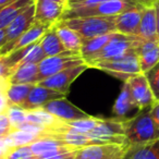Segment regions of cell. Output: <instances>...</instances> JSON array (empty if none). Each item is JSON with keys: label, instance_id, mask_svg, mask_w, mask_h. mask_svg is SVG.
I'll return each instance as SVG.
<instances>
[{"label": "cell", "instance_id": "1", "mask_svg": "<svg viewBox=\"0 0 159 159\" xmlns=\"http://www.w3.org/2000/svg\"><path fill=\"white\" fill-rule=\"evenodd\" d=\"M124 132L129 146L143 145L159 139L150 108L141 110L134 117L124 120Z\"/></svg>", "mask_w": 159, "mask_h": 159}, {"label": "cell", "instance_id": "2", "mask_svg": "<svg viewBox=\"0 0 159 159\" xmlns=\"http://www.w3.org/2000/svg\"><path fill=\"white\" fill-rule=\"evenodd\" d=\"M137 6L133 0H106L97 5L89 7L80 8H66L61 20H71V19L82 18H109L117 16L122 12Z\"/></svg>", "mask_w": 159, "mask_h": 159}, {"label": "cell", "instance_id": "3", "mask_svg": "<svg viewBox=\"0 0 159 159\" xmlns=\"http://www.w3.org/2000/svg\"><path fill=\"white\" fill-rule=\"evenodd\" d=\"M66 26L79 34L83 40L97 36L116 33V16L109 18H82L61 20Z\"/></svg>", "mask_w": 159, "mask_h": 159}, {"label": "cell", "instance_id": "4", "mask_svg": "<svg viewBox=\"0 0 159 159\" xmlns=\"http://www.w3.org/2000/svg\"><path fill=\"white\" fill-rule=\"evenodd\" d=\"M142 38L133 35H124L121 33H113L110 39L108 40L105 47L93 58L87 62L89 66H94L96 63L104 61H110V60L117 59L122 57L125 53L130 52L131 50H135L141 43Z\"/></svg>", "mask_w": 159, "mask_h": 159}, {"label": "cell", "instance_id": "5", "mask_svg": "<svg viewBox=\"0 0 159 159\" xmlns=\"http://www.w3.org/2000/svg\"><path fill=\"white\" fill-rule=\"evenodd\" d=\"M94 68L99 69L123 82H126L129 79L142 73L139 68V56L135 50H131L130 52L117 59L96 63Z\"/></svg>", "mask_w": 159, "mask_h": 159}, {"label": "cell", "instance_id": "6", "mask_svg": "<svg viewBox=\"0 0 159 159\" xmlns=\"http://www.w3.org/2000/svg\"><path fill=\"white\" fill-rule=\"evenodd\" d=\"M87 135L97 142L99 145L104 144L128 145L124 132V120L117 118L100 119L94 130H92Z\"/></svg>", "mask_w": 159, "mask_h": 159}, {"label": "cell", "instance_id": "7", "mask_svg": "<svg viewBox=\"0 0 159 159\" xmlns=\"http://www.w3.org/2000/svg\"><path fill=\"white\" fill-rule=\"evenodd\" d=\"M84 60L79 53L66 51L64 53L52 57H46L38 63V75L37 83L51 76L53 74L61 72L66 69L74 68V66L84 64Z\"/></svg>", "mask_w": 159, "mask_h": 159}, {"label": "cell", "instance_id": "8", "mask_svg": "<svg viewBox=\"0 0 159 159\" xmlns=\"http://www.w3.org/2000/svg\"><path fill=\"white\" fill-rule=\"evenodd\" d=\"M129 145L104 144L80 148L75 159H123Z\"/></svg>", "mask_w": 159, "mask_h": 159}, {"label": "cell", "instance_id": "9", "mask_svg": "<svg viewBox=\"0 0 159 159\" xmlns=\"http://www.w3.org/2000/svg\"><path fill=\"white\" fill-rule=\"evenodd\" d=\"M52 25L48 24H42V23L34 22V24L25 32L24 34L16 38V40L9 43V44L3 45L0 48V57H5V56L9 55V53L16 51L19 49L29 47L33 44H36L40 40V38L45 35L47 31H48Z\"/></svg>", "mask_w": 159, "mask_h": 159}, {"label": "cell", "instance_id": "10", "mask_svg": "<svg viewBox=\"0 0 159 159\" xmlns=\"http://www.w3.org/2000/svg\"><path fill=\"white\" fill-rule=\"evenodd\" d=\"M86 69H89V66H87L86 63L74 66V68L66 69V70L61 71V72L57 73V74H53V75H51V76L40 81L39 83H37V85L53 89V91L59 92V93L66 95V93L69 92V87H70L71 83H72L80 74H82Z\"/></svg>", "mask_w": 159, "mask_h": 159}, {"label": "cell", "instance_id": "11", "mask_svg": "<svg viewBox=\"0 0 159 159\" xmlns=\"http://www.w3.org/2000/svg\"><path fill=\"white\" fill-rule=\"evenodd\" d=\"M124 83L128 84L131 95H132L135 104L139 107V111L150 108L155 104V99L152 91H150L149 84L143 73L131 77Z\"/></svg>", "mask_w": 159, "mask_h": 159}, {"label": "cell", "instance_id": "12", "mask_svg": "<svg viewBox=\"0 0 159 159\" xmlns=\"http://www.w3.org/2000/svg\"><path fill=\"white\" fill-rule=\"evenodd\" d=\"M43 109L48 111L49 113L55 116L61 121H74V120L85 119V118L89 117L83 110L68 102L66 97L51 100L48 104L45 105Z\"/></svg>", "mask_w": 159, "mask_h": 159}, {"label": "cell", "instance_id": "13", "mask_svg": "<svg viewBox=\"0 0 159 159\" xmlns=\"http://www.w3.org/2000/svg\"><path fill=\"white\" fill-rule=\"evenodd\" d=\"M66 8V3L49 0H35V22L53 25L60 21Z\"/></svg>", "mask_w": 159, "mask_h": 159}, {"label": "cell", "instance_id": "14", "mask_svg": "<svg viewBox=\"0 0 159 159\" xmlns=\"http://www.w3.org/2000/svg\"><path fill=\"white\" fill-rule=\"evenodd\" d=\"M35 2L31 5L26 10L19 14L7 27H6V39L5 45L16 40L24 34L35 22Z\"/></svg>", "mask_w": 159, "mask_h": 159}, {"label": "cell", "instance_id": "15", "mask_svg": "<svg viewBox=\"0 0 159 159\" xmlns=\"http://www.w3.org/2000/svg\"><path fill=\"white\" fill-rule=\"evenodd\" d=\"M144 9L145 7L137 5L116 16V29L118 33L136 36Z\"/></svg>", "mask_w": 159, "mask_h": 159}, {"label": "cell", "instance_id": "16", "mask_svg": "<svg viewBox=\"0 0 159 159\" xmlns=\"http://www.w3.org/2000/svg\"><path fill=\"white\" fill-rule=\"evenodd\" d=\"M66 97L64 94H61L59 92H56L53 89H47L44 86H39V85H34L32 91L30 92L27 98L24 100L21 107L24 110H34V109H39L43 108L46 104L49 102L55 99H59V98Z\"/></svg>", "mask_w": 159, "mask_h": 159}, {"label": "cell", "instance_id": "17", "mask_svg": "<svg viewBox=\"0 0 159 159\" xmlns=\"http://www.w3.org/2000/svg\"><path fill=\"white\" fill-rule=\"evenodd\" d=\"M139 56V68L141 72L146 73L152 66H155L159 62V40L155 39L144 40L142 39L137 48L135 49Z\"/></svg>", "mask_w": 159, "mask_h": 159}, {"label": "cell", "instance_id": "18", "mask_svg": "<svg viewBox=\"0 0 159 159\" xmlns=\"http://www.w3.org/2000/svg\"><path fill=\"white\" fill-rule=\"evenodd\" d=\"M56 32H57L58 36H59L60 40H61L62 45L68 51L74 53H79L81 51V47L83 44L82 37L79 35L75 31L66 26L62 21H58L57 23L53 24Z\"/></svg>", "mask_w": 159, "mask_h": 159}, {"label": "cell", "instance_id": "19", "mask_svg": "<svg viewBox=\"0 0 159 159\" xmlns=\"http://www.w3.org/2000/svg\"><path fill=\"white\" fill-rule=\"evenodd\" d=\"M38 64L23 63L13 70L9 77V84H37Z\"/></svg>", "mask_w": 159, "mask_h": 159}, {"label": "cell", "instance_id": "20", "mask_svg": "<svg viewBox=\"0 0 159 159\" xmlns=\"http://www.w3.org/2000/svg\"><path fill=\"white\" fill-rule=\"evenodd\" d=\"M136 36L144 40L157 38V11L155 6L144 9Z\"/></svg>", "mask_w": 159, "mask_h": 159}, {"label": "cell", "instance_id": "21", "mask_svg": "<svg viewBox=\"0 0 159 159\" xmlns=\"http://www.w3.org/2000/svg\"><path fill=\"white\" fill-rule=\"evenodd\" d=\"M139 110V107L135 104L132 95L130 93V89L128 87V84L124 83L121 92H120L119 97L117 98L113 106V113H115L117 119L126 120L128 116L132 113V111Z\"/></svg>", "mask_w": 159, "mask_h": 159}, {"label": "cell", "instance_id": "22", "mask_svg": "<svg viewBox=\"0 0 159 159\" xmlns=\"http://www.w3.org/2000/svg\"><path fill=\"white\" fill-rule=\"evenodd\" d=\"M123 159H159V139L143 145L128 146Z\"/></svg>", "mask_w": 159, "mask_h": 159}, {"label": "cell", "instance_id": "23", "mask_svg": "<svg viewBox=\"0 0 159 159\" xmlns=\"http://www.w3.org/2000/svg\"><path fill=\"white\" fill-rule=\"evenodd\" d=\"M39 45L42 47L43 51L46 55V57H52V56H58L61 53L66 52V49L62 45L57 32H56L53 25L45 33V35L40 38Z\"/></svg>", "mask_w": 159, "mask_h": 159}, {"label": "cell", "instance_id": "24", "mask_svg": "<svg viewBox=\"0 0 159 159\" xmlns=\"http://www.w3.org/2000/svg\"><path fill=\"white\" fill-rule=\"evenodd\" d=\"M35 0H16L11 5L0 9V30H3L24 10H26Z\"/></svg>", "mask_w": 159, "mask_h": 159}, {"label": "cell", "instance_id": "25", "mask_svg": "<svg viewBox=\"0 0 159 159\" xmlns=\"http://www.w3.org/2000/svg\"><path fill=\"white\" fill-rule=\"evenodd\" d=\"M111 34H106V35L97 36V37L91 38V39L83 40L82 47H81V51L80 55L83 58L85 63L89 61L91 59H93L100 50L105 47V45L108 43V40L110 39Z\"/></svg>", "mask_w": 159, "mask_h": 159}, {"label": "cell", "instance_id": "26", "mask_svg": "<svg viewBox=\"0 0 159 159\" xmlns=\"http://www.w3.org/2000/svg\"><path fill=\"white\" fill-rule=\"evenodd\" d=\"M26 122L33 124H37L45 129H51L58 125L61 122L58 118L49 113L48 111L44 110L43 108L34 109V110H26Z\"/></svg>", "mask_w": 159, "mask_h": 159}, {"label": "cell", "instance_id": "27", "mask_svg": "<svg viewBox=\"0 0 159 159\" xmlns=\"http://www.w3.org/2000/svg\"><path fill=\"white\" fill-rule=\"evenodd\" d=\"M34 85L35 84H8L6 89V96L9 105H16L21 107Z\"/></svg>", "mask_w": 159, "mask_h": 159}, {"label": "cell", "instance_id": "28", "mask_svg": "<svg viewBox=\"0 0 159 159\" xmlns=\"http://www.w3.org/2000/svg\"><path fill=\"white\" fill-rule=\"evenodd\" d=\"M3 139L9 147H19V146L31 145L32 143L37 141L39 137L22 130H14Z\"/></svg>", "mask_w": 159, "mask_h": 159}, {"label": "cell", "instance_id": "29", "mask_svg": "<svg viewBox=\"0 0 159 159\" xmlns=\"http://www.w3.org/2000/svg\"><path fill=\"white\" fill-rule=\"evenodd\" d=\"M66 145L64 143H62L61 141H58L55 139H50V137H42V139H38L37 141H35L34 143H32L30 145L33 154L36 156H39L45 152H51V150L58 149V148L64 147Z\"/></svg>", "mask_w": 159, "mask_h": 159}, {"label": "cell", "instance_id": "30", "mask_svg": "<svg viewBox=\"0 0 159 159\" xmlns=\"http://www.w3.org/2000/svg\"><path fill=\"white\" fill-rule=\"evenodd\" d=\"M99 120L100 118H95L89 116V118H85V119L74 120V121H63V123L68 128L72 129V130L76 131V132L83 133V134H89L97 125Z\"/></svg>", "mask_w": 159, "mask_h": 159}, {"label": "cell", "instance_id": "31", "mask_svg": "<svg viewBox=\"0 0 159 159\" xmlns=\"http://www.w3.org/2000/svg\"><path fill=\"white\" fill-rule=\"evenodd\" d=\"M5 113L7 115L8 119H9L10 123L13 126L14 130H16L21 124L26 122V110H24L20 106L9 105Z\"/></svg>", "mask_w": 159, "mask_h": 159}, {"label": "cell", "instance_id": "32", "mask_svg": "<svg viewBox=\"0 0 159 159\" xmlns=\"http://www.w3.org/2000/svg\"><path fill=\"white\" fill-rule=\"evenodd\" d=\"M144 75L149 84L155 102H159V62L155 66H152L149 71L144 73Z\"/></svg>", "mask_w": 159, "mask_h": 159}, {"label": "cell", "instance_id": "33", "mask_svg": "<svg viewBox=\"0 0 159 159\" xmlns=\"http://www.w3.org/2000/svg\"><path fill=\"white\" fill-rule=\"evenodd\" d=\"M46 58V55L43 51L42 47L39 45V42L36 43V44H33L31 47H30L29 51L26 52V55L24 56V58L22 59L20 64L23 63H39L42 60H44ZM19 64V66H20Z\"/></svg>", "mask_w": 159, "mask_h": 159}, {"label": "cell", "instance_id": "34", "mask_svg": "<svg viewBox=\"0 0 159 159\" xmlns=\"http://www.w3.org/2000/svg\"><path fill=\"white\" fill-rule=\"evenodd\" d=\"M6 159H36L30 145L10 147L6 155Z\"/></svg>", "mask_w": 159, "mask_h": 159}, {"label": "cell", "instance_id": "35", "mask_svg": "<svg viewBox=\"0 0 159 159\" xmlns=\"http://www.w3.org/2000/svg\"><path fill=\"white\" fill-rule=\"evenodd\" d=\"M12 131H14V129L10 123L7 115L5 112L0 113V139L8 136Z\"/></svg>", "mask_w": 159, "mask_h": 159}, {"label": "cell", "instance_id": "36", "mask_svg": "<svg viewBox=\"0 0 159 159\" xmlns=\"http://www.w3.org/2000/svg\"><path fill=\"white\" fill-rule=\"evenodd\" d=\"M8 81L3 82L2 84L0 85V113L6 112L8 106H9V102H8L7 96H6V89L8 86Z\"/></svg>", "mask_w": 159, "mask_h": 159}, {"label": "cell", "instance_id": "37", "mask_svg": "<svg viewBox=\"0 0 159 159\" xmlns=\"http://www.w3.org/2000/svg\"><path fill=\"white\" fill-rule=\"evenodd\" d=\"M150 115L155 122V125L157 129V133H158V139H159V102H156L150 107Z\"/></svg>", "mask_w": 159, "mask_h": 159}, {"label": "cell", "instance_id": "38", "mask_svg": "<svg viewBox=\"0 0 159 159\" xmlns=\"http://www.w3.org/2000/svg\"><path fill=\"white\" fill-rule=\"evenodd\" d=\"M9 148V146L6 144L5 139H0V159H6V155Z\"/></svg>", "mask_w": 159, "mask_h": 159}, {"label": "cell", "instance_id": "39", "mask_svg": "<svg viewBox=\"0 0 159 159\" xmlns=\"http://www.w3.org/2000/svg\"><path fill=\"white\" fill-rule=\"evenodd\" d=\"M135 3L139 6H143L145 8H150V7H154L155 3L157 2V0H133Z\"/></svg>", "mask_w": 159, "mask_h": 159}, {"label": "cell", "instance_id": "40", "mask_svg": "<svg viewBox=\"0 0 159 159\" xmlns=\"http://www.w3.org/2000/svg\"><path fill=\"white\" fill-rule=\"evenodd\" d=\"M8 77H9V71L6 68L5 64L2 63V61L0 60V81L1 80H7L8 81Z\"/></svg>", "mask_w": 159, "mask_h": 159}, {"label": "cell", "instance_id": "41", "mask_svg": "<svg viewBox=\"0 0 159 159\" xmlns=\"http://www.w3.org/2000/svg\"><path fill=\"white\" fill-rule=\"evenodd\" d=\"M5 39H6V30H0V48L5 45Z\"/></svg>", "mask_w": 159, "mask_h": 159}, {"label": "cell", "instance_id": "42", "mask_svg": "<svg viewBox=\"0 0 159 159\" xmlns=\"http://www.w3.org/2000/svg\"><path fill=\"white\" fill-rule=\"evenodd\" d=\"M14 1H16V0H0V9H2V8L7 7V6L11 5Z\"/></svg>", "mask_w": 159, "mask_h": 159}, {"label": "cell", "instance_id": "43", "mask_svg": "<svg viewBox=\"0 0 159 159\" xmlns=\"http://www.w3.org/2000/svg\"><path fill=\"white\" fill-rule=\"evenodd\" d=\"M157 11V38L159 40V11L156 9Z\"/></svg>", "mask_w": 159, "mask_h": 159}, {"label": "cell", "instance_id": "44", "mask_svg": "<svg viewBox=\"0 0 159 159\" xmlns=\"http://www.w3.org/2000/svg\"><path fill=\"white\" fill-rule=\"evenodd\" d=\"M49 1H57V2L66 3V1H68V0H49Z\"/></svg>", "mask_w": 159, "mask_h": 159}, {"label": "cell", "instance_id": "45", "mask_svg": "<svg viewBox=\"0 0 159 159\" xmlns=\"http://www.w3.org/2000/svg\"><path fill=\"white\" fill-rule=\"evenodd\" d=\"M155 8H156V9L159 11V1H157V2L155 3Z\"/></svg>", "mask_w": 159, "mask_h": 159}, {"label": "cell", "instance_id": "46", "mask_svg": "<svg viewBox=\"0 0 159 159\" xmlns=\"http://www.w3.org/2000/svg\"><path fill=\"white\" fill-rule=\"evenodd\" d=\"M74 1H76V0H68V1H66V5H69V3L74 2Z\"/></svg>", "mask_w": 159, "mask_h": 159}, {"label": "cell", "instance_id": "47", "mask_svg": "<svg viewBox=\"0 0 159 159\" xmlns=\"http://www.w3.org/2000/svg\"><path fill=\"white\" fill-rule=\"evenodd\" d=\"M6 81H7V80H1V81H0V85L2 84L3 82H6Z\"/></svg>", "mask_w": 159, "mask_h": 159}, {"label": "cell", "instance_id": "48", "mask_svg": "<svg viewBox=\"0 0 159 159\" xmlns=\"http://www.w3.org/2000/svg\"><path fill=\"white\" fill-rule=\"evenodd\" d=\"M157 1H159V0H157Z\"/></svg>", "mask_w": 159, "mask_h": 159}]
</instances>
